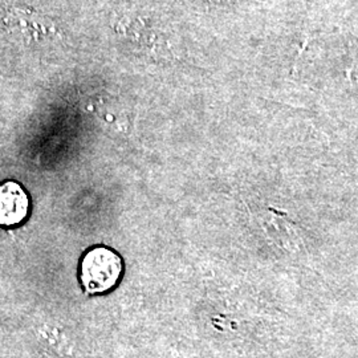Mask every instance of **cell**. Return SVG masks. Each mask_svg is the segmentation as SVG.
<instances>
[{"label": "cell", "instance_id": "6da1fadb", "mask_svg": "<svg viewBox=\"0 0 358 358\" xmlns=\"http://www.w3.org/2000/svg\"><path fill=\"white\" fill-rule=\"evenodd\" d=\"M122 271V259L117 252L106 247H94L80 262V282L88 294H103L115 288Z\"/></svg>", "mask_w": 358, "mask_h": 358}, {"label": "cell", "instance_id": "7a4b0ae2", "mask_svg": "<svg viewBox=\"0 0 358 358\" xmlns=\"http://www.w3.org/2000/svg\"><path fill=\"white\" fill-rule=\"evenodd\" d=\"M29 196L16 180H6L0 185V227L22 224L29 214Z\"/></svg>", "mask_w": 358, "mask_h": 358}]
</instances>
